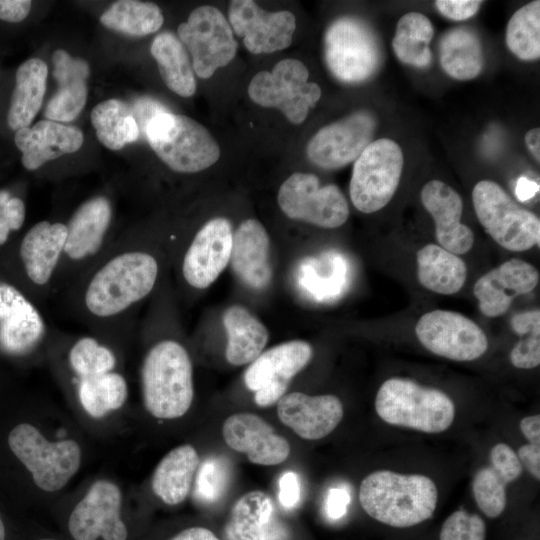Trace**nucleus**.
I'll list each match as a JSON object with an SVG mask.
<instances>
[{
    "instance_id": "nucleus-1",
    "label": "nucleus",
    "mask_w": 540,
    "mask_h": 540,
    "mask_svg": "<svg viewBox=\"0 0 540 540\" xmlns=\"http://www.w3.org/2000/svg\"><path fill=\"white\" fill-rule=\"evenodd\" d=\"M81 462L77 441H49L30 421L0 419V473L12 467L22 469L38 489L54 493L66 486Z\"/></svg>"
},
{
    "instance_id": "nucleus-2",
    "label": "nucleus",
    "mask_w": 540,
    "mask_h": 540,
    "mask_svg": "<svg viewBox=\"0 0 540 540\" xmlns=\"http://www.w3.org/2000/svg\"><path fill=\"white\" fill-rule=\"evenodd\" d=\"M359 501L373 519L392 527L406 528L433 515L438 489L431 478L422 474L378 470L362 480Z\"/></svg>"
},
{
    "instance_id": "nucleus-3",
    "label": "nucleus",
    "mask_w": 540,
    "mask_h": 540,
    "mask_svg": "<svg viewBox=\"0 0 540 540\" xmlns=\"http://www.w3.org/2000/svg\"><path fill=\"white\" fill-rule=\"evenodd\" d=\"M144 407L157 419L185 415L194 398L192 362L187 350L174 340L155 344L141 368Z\"/></svg>"
},
{
    "instance_id": "nucleus-4",
    "label": "nucleus",
    "mask_w": 540,
    "mask_h": 540,
    "mask_svg": "<svg viewBox=\"0 0 540 540\" xmlns=\"http://www.w3.org/2000/svg\"><path fill=\"white\" fill-rule=\"evenodd\" d=\"M157 275L158 264L152 255L121 253L93 275L85 291V305L98 317L117 315L147 296Z\"/></svg>"
},
{
    "instance_id": "nucleus-5",
    "label": "nucleus",
    "mask_w": 540,
    "mask_h": 540,
    "mask_svg": "<svg viewBox=\"0 0 540 540\" xmlns=\"http://www.w3.org/2000/svg\"><path fill=\"white\" fill-rule=\"evenodd\" d=\"M375 410L390 425L431 434L444 432L455 418V404L446 393L400 377L382 383Z\"/></svg>"
},
{
    "instance_id": "nucleus-6",
    "label": "nucleus",
    "mask_w": 540,
    "mask_h": 540,
    "mask_svg": "<svg viewBox=\"0 0 540 540\" xmlns=\"http://www.w3.org/2000/svg\"><path fill=\"white\" fill-rule=\"evenodd\" d=\"M145 137L156 155L176 172L202 171L220 157V148L209 131L185 115L158 114L148 124Z\"/></svg>"
},
{
    "instance_id": "nucleus-7",
    "label": "nucleus",
    "mask_w": 540,
    "mask_h": 540,
    "mask_svg": "<svg viewBox=\"0 0 540 540\" xmlns=\"http://www.w3.org/2000/svg\"><path fill=\"white\" fill-rule=\"evenodd\" d=\"M472 201L480 224L498 245L517 252L539 246V218L518 205L499 184L479 181Z\"/></svg>"
},
{
    "instance_id": "nucleus-8",
    "label": "nucleus",
    "mask_w": 540,
    "mask_h": 540,
    "mask_svg": "<svg viewBox=\"0 0 540 540\" xmlns=\"http://www.w3.org/2000/svg\"><path fill=\"white\" fill-rule=\"evenodd\" d=\"M325 62L332 75L345 83H359L377 70L381 51L373 30L362 20L345 16L328 27L324 37Z\"/></svg>"
},
{
    "instance_id": "nucleus-9",
    "label": "nucleus",
    "mask_w": 540,
    "mask_h": 540,
    "mask_svg": "<svg viewBox=\"0 0 540 540\" xmlns=\"http://www.w3.org/2000/svg\"><path fill=\"white\" fill-rule=\"evenodd\" d=\"M402 169L403 153L395 141H372L353 166L349 187L353 205L363 213L382 209L397 190Z\"/></svg>"
},
{
    "instance_id": "nucleus-10",
    "label": "nucleus",
    "mask_w": 540,
    "mask_h": 540,
    "mask_svg": "<svg viewBox=\"0 0 540 540\" xmlns=\"http://www.w3.org/2000/svg\"><path fill=\"white\" fill-rule=\"evenodd\" d=\"M308 77L309 71L301 61L284 59L271 72L255 74L248 95L254 103L277 108L291 123L300 124L321 97L319 85L308 82Z\"/></svg>"
},
{
    "instance_id": "nucleus-11",
    "label": "nucleus",
    "mask_w": 540,
    "mask_h": 540,
    "mask_svg": "<svg viewBox=\"0 0 540 540\" xmlns=\"http://www.w3.org/2000/svg\"><path fill=\"white\" fill-rule=\"evenodd\" d=\"M177 33L191 54L194 73L203 79L230 63L237 51L229 22L213 6L194 9L187 21L178 26Z\"/></svg>"
},
{
    "instance_id": "nucleus-12",
    "label": "nucleus",
    "mask_w": 540,
    "mask_h": 540,
    "mask_svg": "<svg viewBox=\"0 0 540 540\" xmlns=\"http://www.w3.org/2000/svg\"><path fill=\"white\" fill-rule=\"evenodd\" d=\"M278 205L286 216L323 228H337L349 216V207L341 190L334 184L321 185L310 173L297 172L280 186Z\"/></svg>"
},
{
    "instance_id": "nucleus-13",
    "label": "nucleus",
    "mask_w": 540,
    "mask_h": 540,
    "mask_svg": "<svg viewBox=\"0 0 540 540\" xmlns=\"http://www.w3.org/2000/svg\"><path fill=\"white\" fill-rule=\"evenodd\" d=\"M313 349L302 340H292L262 352L244 372L245 386L260 407H269L286 394L292 379L311 361Z\"/></svg>"
},
{
    "instance_id": "nucleus-14",
    "label": "nucleus",
    "mask_w": 540,
    "mask_h": 540,
    "mask_svg": "<svg viewBox=\"0 0 540 540\" xmlns=\"http://www.w3.org/2000/svg\"><path fill=\"white\" fill-rule=\"evenodd\" d=\"M420 343L430 352L454 361H472L488 348L483 330L468 317L454 311L433 310L415 326Z\"/></svg>"
},
{
    "instance_id": "nucleus-15",
    "label": "nucleus",
    "mask_w": 540,
    "mask_h": 540,
    "mask_svg": "<svg viewBox=\"0 0 540 540\" xmlns=\"http://www.w3.org/2000/svg\"><path fill=\"white\" fill-rule=\"evenodd\" d=\"M122 503L123 494L116 483L108 479L94 481L69 516L71 536L74 540H127Z\"/></svg>"
},
{
    "instance_id": "nucleus-16",
    "label": "nucleus",
    "mask_w": 540,
    "mask_h": 540,
    "mask_svg": "<svg viewBox=\"0 0 540 540\" xmlns=\"http://www.w3.org/2000/svg\"><path fill=\"white\" fill-rule=\"evenodd\" d=\"M376 122L366 111L356 112L321 128L309 140L307 156L324 169H337L356 160L372 142Z\"/></svg>"
},
{
    "instance_id": "nucleus-17",
    "label": "nucleus",
    "mask_w": 540,
    "mask_h": 540,
    "mask_svg": "<svg viewBox=\"0 0 540 540\" xmlns=\"http://www.w3.org/2000/svg\"><path fill=\"white\" fill-rule=\"evenodd\" d=\"M231 29L254 54L271 53L290 46L296 28L290 11L268 12L251 0H233L229 4Z\"/></svg>"
},
{
    "instance_id": "nucleus-18",
    "label": "nucleus",
    "mask_w": 540,
    "mask_h": 540,
    "mask_svg": "<svg viewBox=\"0 0 540 540\" xmlns=\"http://www.w3.org/2000/svg\"><path fill=\"white\" fill-rule=\"evenodd\" d=\"M233 231L228 219L209 220L195 235L182 264L186 282L197 289L209 287L230 261Z\"/></svg>"
},
{
    "instance_id": "nucleus-19",
    "label": "nucleus",
    "mask_w": 540,
    "mask_h": 540,
    "mask_svg": "<svg viewBox=\"0 0 540 540\" xmlns=\"http://www.w3.org/2000/svg\"><path fill=\"white\" fill-rule=\"evenodd\" d=\"M222 436L226 445L247 456L256 465L274 466L286 461L291 452L287 439L278 434L262 417L240 412L223 423Z\"/></svg>"
},
{
    "instance_id": "nucleus-20",
    "label": "nucleus",
    "mask_w": 540,
    "mask_h": 540,
    "mask_svg": "<svg viewBox=\"0 0 540 540\" xmlns=\"http://www.w3.org/2000/svg\"><path fill=\"white\" fill-rule=\"evenodd\" d=\"M45 335L38 309L13 285L0 281V349L11 356L33 351Z\"/></svg>"
},
{
    "instance_id": "nucleus-21",
    "label": "nucleus",
    "mask_w": 540,
    "mask_h": 540,
    "mask_svg": "<svg viewBox=\"0 0 540 540\" xmlns=\"http://www.w3.org/2000/svg\"><path fill=\"white\" fill-rule=\"evenodd\" d=\"M223 540H293V535L273 499L261 490H253L232 506Z\"/></svg>"
},
{
    "instance_id": "nucleus-22",
    "label": "nucleus",
    "mask_w": 540,
    "mask_h": 540,
    "mask_svg": "<svg viewBox=\"0 0 540 540\" xmlns=\"http://www.w3.org/2000/svg\"><path fill=\"white\" fill-rule=\"evenodd\" d=\"M279 420L299 437L318 440L329 435L341 422V400L331 394L311 396L302 392L284 394L277 402Z\"/></svg>"
},
{
    "instance_id": "nucleus-23",
    "label": "nucleus",
    "mask_w": 540,
    "mask_h": 540,
    "mask_svg": "<svg viewBox=\"0 0 540 540\" xmlns=\"http://www.w3.org/2000/svg\"><path fill=\"white\" fill-rule=\"evenodd\" d=\"M538 282V270L532 264L514 258L481 276L473 293L482 314L493 318L507 312L515 297L531 292Z\"/></svg>"
},
{
    "instance_id": "nucleus-24",
    "label": "nucleus",
    "mask_w": 540,
    "mask_h": 540,
    "mask_svg": "<svg viewBox=\"0 0 540 540\" xmlns=\"http://www.w3.org/2000/svg\"><path fill=\"white\" fill-rule=\"evenodd\" d=\"M421 201L435 221L440 246L456 255L467 253L474 244V233L461 223V196L446 183L431 180L421 190Z\"/></svg>"
},
{
    "instance_id": "nucleus-25",
    "label": "nucleus",
    "mask_w": 540,
    "mask_h": 540,
    "mask_svg": "<svg viewBox=\"0 0 540 540\" xmlns=\"http://www.w3.org/2000/svg\"><path fill=\"white\" fill-rule=\"evenodd\" d=\"M83 140L79 128L48 119L19 129L14 137L27 170H36L48 161L76 152Z\"/></svg>"
},
{
    "instance_id": "nucleus-26",
    "label": "nucleus",
    "mask_w": 540,
    "mask_h": 540,
    "mask_svg": "<svg viewBox=\"0 0 540 540\" xmlns=\"http://www.w3.org/2000/svg\"><path fill=\"white\" fill-rule=\"evenodd\" d=\"M230 262L234 273L249 288L268 287L272 279L270 240L258 220H244L233 233Z\"/></svg>"
},
{
    "instance_id": "nucleus-27",
    "label": "nucleus",
    "mask_w": 540,
    "mask_h": 540,
    "mask_svg": "<svg viewBox=\"0 0 540 540\" xmlns=\"http://www.w3.org/2000/svg\"><path fill=\"white\" fill-rule=\"evenodd\" d=\"M52 63L58 88L46 105L45 116L60 123L71 122L86 104L90 67L86 60L63 49L54 51Z\"/></svg>"
},
{
    "instance_id": "nucleus-28",
    "label": "nucleus",
    "mask_w": 540,
    "mask_h": 540,
    "mask_svg": "<svg viewBox=\"0 0 540 540\" xmlns=\"http://www.w3.org/2000/svg\"><path fill=\"white\" fill-rule=\"evenodd\" d=\"M67 227L63 223L40 221L25 234L20 245V257L29 279L46 285L64 252Z\"/></svg>"
},
{
    "instance_id": "nucleus-29",
    "label": "nucleus",
    "mask_w": 540,
    "mask_h": 540,
    "mask_svg": "<svg viewBox=\"0 0 540 540\" xmlns=\"http://www.w3.org/2000/svg\"><path fill=\"white\" fill-rule=\"evenodd\" d=\"M112 217L110 201L97 196L82 203L70 218L64 254L81 260L96 254L102 246Z\"/></svg>"
},
{
    "instance_id": "nucleus-30",
    "label": "nucleus",
    "mask_w": 540,
    "mask_h": 540,
    "mask_svg": "<svg viewBox=\"0 0 540 540\" xmlns=\"http://www.w3.org/2000/svg\"><path fill=\"white\" fill-rule=\"evenodd\" d=\"M199 465L198 452L191 444L173 448L159 461L153 472V493L167 505L182 503L190 493Z\"/></svg>"
},
{
    "instance_id": "nucleus-31",
    "label": "nucleus",
    "mask_w": 540,
    "mask_h": 540,
    "mask_svg": "<svg viewBox=\"0 0 540 540\" xmlns=\"http://www.w3.org/2000/svg\"><path fill=\"white\" fill-rule=\"evenodd\" d=\"M222 321L227 335V361L235 366L254 361L268 342L269 332L264 324L240 305L228 307Z\"/></svg>"
},
{
    "instance_id": "nucleus-32",
    "label": "nucleus",
    "mask_w": 540,
    "mask_h": 540,
    "mask_svg": "<svg viewBox=\"0 0 540 540\" xmlns=\"http://www.w3.org/2000/svg\"><path fill=\"white\" fill-rule=\"evenodd\" d=\"M47 76L48 67L39 58L28 59L18 67L7 115L12 130L29 127L33 121L43 103Z\"/></svg>"
},
{
    "instance_id": "nucleus-33",
    "label": "nucleus",
    "mask_w": 540,
    "mask_h": 540,
    "mask_svg": "<svg viewBox=\"0 0 540 540\" xmlns=\"http://www.w3.org/2000/svg\"><path fill=\"white\" fill-rule=\"evenodd\" d=\"M417 277L426 289L452 295L464 285L467 276L465 262L440 245L427 244L418 250Z\"/></svg>"
},
{
    "instance_id": "nucleus-34",
    "label": "nucleus",
    "mask_w": 540,
    "mask_h": 540,
    "mask_svg": "<svg viewBox=\"0 0 540 540\" xmlns=\"http://www.w3.org/2000/svg\"><path fill=\"white\" fill-rule=\"evenodd\" d=\"M166 86L182 97L196 91L195 73L188 52L180 39L171 32L158 34L150 48Z\"/></svg>"
},
{
    "instance_id": "nucleus-35",
    "label": "nucleus",
    "mask_w": 540,
    "mask_h": 540,
    "mask_svg": "<svg viewBox=\"0 0 540 540\" xmlns=\"http://www.w3.org/2000/svg\"><path fill=\"white\" fill-rule=\"evenodd\" d=\"M440 63L443 70L457 80L477 77L483 68V52L479 37L467 27L447 31L440 41Z\"/></svg>"
},
{
    "instance_id": "nucleus-36",
    "label": "nucleus",
    "mask_w": 540,
    "mask_h": 540,
    "mask_svg": "<svg viewBox=\"0 0 540 540\" xmlns=\"http://www.w3.org/2000/svg\"><path fill=\"white\" fill-rule=\"evenodd\" d=\"M91 122L98 140L110 150H120L140 136L131 106L119 99L98 103L92 109Z\"/></svg>"
},
{
    "instance_id": "nucleus-37",
    "label": "nucleus",
    "mask_w": 540,
    "mask_h": 540,
    "mask_svg": "<svg viewBox=\"0 0 540 540\" xmlns=\"http://www.w3.org/2000/svg\"><path fill=\"white\" fill-rule=\"evenodd\" d=\"M128 385L123 375L108 372L80 378L78 398L84 411L99 419L120 409L127 400Z\"/></svg>"
},
{
    "instance_id": "nucleus-38",
    "label": "nucleus",
    "mask_w": 540,
    "mask_h": 540,
    "mask_svg": "<svg viewBox=\"0 0 540 540\" xmlns=\"http://www.w3.org/2000/svg\"><path fill=\"white\" fill-rule=\"evenodd\" d=\"M434 29L431 21L423 14L409 12L397 22L392 47L397 58L418 68L430 65L432 52L429 43Z\"/></svg>"
},
{
    "instance_id": "nucleus-39",
    "label": "nucleus",
    "mask_w": 540,
    "mask_h": 540,
    "mask_svg": "<svg viewBox=\"0 0 540 540\" xmlns=\"http://www.w3.org/2000/svg\"><path fill=\"white\" fill-rule=\"evenodd\" d=\"M108 29L130 35L146 36L160 29L164 22L161 9L152 2L120 0L114 2L100 17Z\"/></svg>"
},
{
    "instance_id": "nucleus-40",
    "label": "nucleus",
    "mask_w": 540,
    "mask_h": 540,
    "mask_svg": "<svg viewBox=\"0 0 540 540\" xmlns=\"http://www.w3.org/2000/svg\"><path fill=\"white\" fill-rule=\"evenodd\" d=\"M510 51L521 60L530 61L540 56V1L530 2L510 18L506 30Z\"/></svg>"
},
{
    "instance_id": "nucleus-41",
    "label": "nucleus",
    "mask_w": 540,
    "mask_h": 540,
    "mask_svg": "<svg viewBox=\"0 0 540 540\" xmlns=\"http://www.w3.org/2000/svg\"><path fill=\"white\" fill-rule=\"evenodd\" d=\"M512 330L521 337L510 352L516 368L532 369L540 364V311H524L510 321Z\"/></svg>"
},
{
    "instance_id": "nucleus-42",
    "label": "nucleus",
    "mask_w": 540,
    "mask_h": 540,
    "mask_svg": "<svg viewBox=\"0 0 540 540\" xmlns=\"http://www.w3.org/2000/svg\"><path fill=\"white\" fill-rule=\"evenodd\" d=\"M68 361L79 379L111 372L117 363L112 350L93 337L78 339L70 348Z\"/></svg>"
},
{
    "instance_id": "nucleus-43",
    "label": "nucleus",
    "mask_w": 540,
    "mask_h": 540,
    "mask_svg": "<svg viewBox=\"0 0 540 540\" xmlns=\"http://www.w3.org/2000/svg\"><path fill=\"white\" fill-rule=\"evenodd\" d=\"M472 492L478 508L489 518H496L506 507V484L490 467L474 475Z\"/></svg>"
},
{
    "instance_id": "nucleus-44",
    "label": "nucleus",
    "mask_w": 540,
    "mask_h": 540,
    "mask_svg": "<svg viewBox=\"0 0 540 540\" xmlns=\"http://www.w3.org/2000/svg\"><path fill=\"white\" fill-rule=\"evenodd\" d=\"M194 480L197 499L204 503H214L223 496L228 486V465L220 457H210L199 465Z\"/></svg>"
},
{
    "instance_id": "nucleus-45",
    "label": "nucleus",
    "mask_w": 540,
    "mask_h": 540,
    "mask_svg": "<svg viewBox=\"0 0 540 540\" xmlns=\"http://www.w3.org/2000/svg\"><path fill=\"white\" fill-rule=\"evenodd\" d=\"M486 525L477 514H470L465 510L454 511L444 521L440 540H485Z\"/></svg>"
},
{
    "instance_id": "nucleus-46",
    "label": "nucleus",
    "mask_w": 540,
    "mask_h": 540,
    "mask_svg": "<svg viewBox=\"0 0 540 540\" xmlns=\"http://www.w3.org/2000/svg\"><path fill=\"white\" fill-rule=\"evenodd\" d=\"M25 215L24 202L7 190H0V245L7 241L11 231L22 227Z\"/></svg>"
},
{
    "instance_id": "nucleus-47",
    "label": "nucleus",
    "mask_w": 540,
    "mask_h": 540,
    "mask_svg": "<svg viewBox=\"0 0 540 540\" xmlns=\"http://www.w3.org/2000/svg\"><path fill=\"white\" fill-rule=\"evenodd\" d=\"M490 461L491 467L506 485L522 474V464L517 454L505 443H498L492 447Z\"/></svg>"
},
{
    "instance_id": "nucleus-48",
    "label": "nucleus",
    "mask_w": 540,
    "mask_h": 540,
    "mask_svg": "<svg viewBox=\"0 0 540 540\" xmlns=\"http://www.w3.org/2000/svg\"><path fill=\"white\" fill-rule=\"evenodd\" d=\"M278 501L286 509L296 508L301 501V483L296 472H284L278 481Z\"/></svg>"
},
{
    "instance_id": "nucleus-49",
    "label": "nucleus",
    "mask_w": 540,
    "mask_h": 540,
    "mask_svg": "<svg viewBox=\"0 0 540 540\" xmlns=\"http://www.w3.org/2000/svg\"><path fill=\"white\" fill-rule=\"evenodd\" d=\"M139 128L140 135L145 136L150 121L158 114L169 112L159 101L150 97L138 98L130 105Z\"/></svg>"
},
{
    "instance_id": "nucleus-50",
    "label": "nucleus",
    "mask_w": 540,
    "mask_h": 540,
    "mask_svg": "<svg viewBox=\"0 0 540 540\" xmlns=\"http://www.w3.org/2000/svg\"><path fill=\"white\" fill-rule=\"evenodd\" d=\"M438 11L446 18L461 21L477 13L481 1L478 0H438L435 2Z\"/></svg>"
},
{
    "instance_id": "nucleus-51",
    "label": "nucleus",
    "mask_w": 540,
    "mask_h": 540,
    "mask_svg": "<svg viewBox=\"0 0 540 540\" xmlns=\"http://www.w3.org/2000/svg\"><path fill=\"white\" fill-rule=\"evenodd\" d=\"M350 503V495L344 487H332L329 489L325 500V512L328 518L338 520L342 518Z\"/></svg>"
},
{
    "instance_id": "nucleus-52",
    "label": "nucleus",
    "mask_w": 540,
    "mask_h": 540,
    "mask_svg": "<svg viewBox=\"0 0 540 540\" xmlns=\"http://www.w3.org/2000/svg\"><path fill=\"white\" fill-rule=\"evenodd\" d=\"M30 0H0V19L17 23L24 20L31 9Z\"/></svg>"
},
{
    "instance_id": "nucleus-53",
    "label": "nucleus",
    "mask_w": 540,
    "mask_h": 540,
    "mask_svg": "<svg viewBox=\"0 0 540 540\" xmlns=\"http://www.w3.org/2000/svg\"><path fill=\"white\" fill-rule=\"evenodd\" d=\"M521 464H523L531 475L539 480L540 478V445L527 443L518 449L517 454Z\"/></svg>"
},
{
    "instance_id": "nucleus-54",
    "label": "nucleus",
    "mask_w": 540,
    "mask_h": 540,
    "mask_svg": "<svg viewBox=\"0 0 540 540\" xmlns=\"http://www.w3.org/2000/svg\"><path fill=\"white\" fill-rule=\"evenodd\" d=\"M520 430L529 443L540 445V416H526L520 421Z\"/></svg>"
},
{
    "instance_id": "nucleus-55",
    "label": "nucleus",
    "mask_w": 540,
    "mask_h": 540,
    "mask_svg": "<svg viewBox=\"0 0 540 540\" xmlns=\"http://www.w3.org/2000/svg\"><path fill=\"white\" fill-rule=\"evenodd\" d=\"M169 540H220L211 530L204 527H190L182 530Z\"/></svg>"
},
{
    "instance_id": "nucleus-56",
    "label": "nucleus",
    "mask_w": 540,
    "mask_h": 540,
    "mask_svg": "<svg viewBox=\"0 0 540 540\" xmlns=\"http://www.w3.org/2000/svg\"><path fill=\"white\" fill-rule=\"evenodd\" d=\"M538 191V185L525 177L519 178L516 186V195L519 200L526 201Z\"/></svg>"
},
{
    "instance_id": "nucleus-57",
    "label": "nucleus",
    "mask_w": 540,
    "mask_h": 540,
    "mask_svg": "<svg viewBox=\"0 0 540 540\" xmlns=\"http://www.w3.org/2000/svg\"><path fill=\"white\" fill-rule=\"evenodd\" d=\"M525 142L531 154L534 156L537 162H539L540 161V129L533 128L529 130L525 135Z\"/></svg>"
},
{
    "instance_id": "nucleus-58",
    "label": "nucleus",
    "mask_w": 540,
    "mask_h": 540,
    "mask_svg": "<svg viewBox=\"0 0 540 540\" xmlns=\"http://www.w3.org/2000/svg\"><path fill=\"white\" fill-rule=\"evenodd\" d=\"M8 526L4 512L0 508V540H8Z\"/></svg>"
},
{
    "instance_id": "nucleus-59",
    "label": "nucleus",
    "mask_w": 540,
    "mask_h": 540,
    "mask_svg": "<svg viewBox=\"0 0 540 540\" xmlns=\"http://www.w3.org/2000/svg\"><path fill=\"white\" fill-rule=\"evenodd\" d=\"M39 540H54V539H48V538H45V539H39Z\"/></svg>"
}]
</instances>
